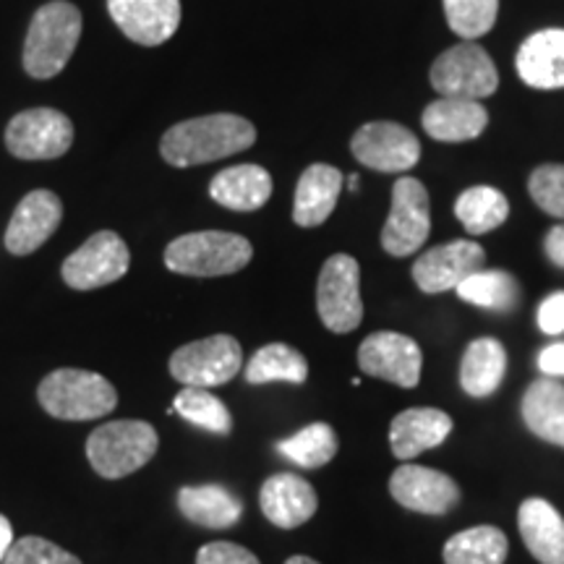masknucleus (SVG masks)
<instances>
[{"mask_svg": "<svg viewBox=\"0 0 564 564\" xmlns=\"http://www.w3.org/2000/svg\"><path fill=\"white\" fill-rule=\"evenodd\" d=\"M253 141L257 129L251 121L232 112H212L167 129L160 141V154L173 167H194L249 150Z\"/></svg>", "mask_w": 564, "mask_h": 564, "instance_id": "nucleus-1", "label": "nucleus"}, {"mask_svg": "<svg viewBox=\"0 0 564 564\" xmlns=\"http://www.w3.org/2000/svg\"><path fill=\"white\" fill-rule=\"evenodd\" d=\"M82 30V11L68 0H51L37 9L26 32L24 53H21L26 74L40 82L58 76L79 45Z\"/></svg>", "mask_w": 564, "mask_h": 564, "instance_id": "nucleus-2", "label": "nucleus"}, {"mask_svg": "<svg viewBox=\"0 0 564 564\" xmlns=\"http://www.w3.org/2000/svg\"><path fill=\"white\" fill-rule=\"evenodd\" d=\"M253 246L243 236L202 230L175 238L165 249V267L186 278H223L241 272L251 262Z\"/></svg>", "mask_w": 564, "mask_h": 564, "instance_id": "nucleus-3", "label": "nucleus"}, {"mask_svg": "<svg viewBox=\"0 0 564 564\" xmlns=\"http://www.w3.org/2000/svg\"><path fill=\"white\" fill-rule=\"evenodd\" d=\"M37 400L53 419L91 421L116 411L118 392L102 373L58 369L42 379L37 387Z\"/></svg>", "mask_w": 564, "mask_h": 564, "instance_id": "nucleus-4", "label": "nucleus"}, {"mask_svg": "<svg viewBox=\"0 0 564 564\" xmlns=\"http://www.w3.org/2000/svg\"><path fill=\"white\" fill-rule=\"evenodd\" d=\"M160 436L147 421H110L89 434L87 457L95 474L102 478H123L137 474L152 460Z\"/></svg>", "mask_w": 564, "mask_h": 564, "instance_id": "nucleus-5", "label": "nucleus"}, {"mask_svg": "<svg viewBox=\"0 0 564 564\" xmlns=\"http://www.w3.org/2000/svg\"><path fill=\"white\" fill-rule=\"evenodd\" d=\"M429 79H432V87L440 97H457V100L476 102L491 97L499 87V74L491 55L470 40L444 51L434 61Z\"/></svg>", "mask_w": 564, "mask_h": 564, "instance_id": "nucleus-6", "label": "nucleus"}, {"mask_svg": "<svg viewBox=\"0 0 564 564\" xmlns=\"http://www.w3.org/2000/svg\"><path fill=\"white\" fill-rule=\"evenodd\" d=\"M316 308L329 333L348 335L364 322L361 267L348 253H335L324 262L316 282Z\"/></svg>", "mask_w": 564, "mask_h": 564, "instance_id": "nucleus-7", "label": "nucleus"}, {"mask_svg": "<svg viewBox=\"0 0 564 564\" xmlns=\"http://www.w3.org/2000/svg\"><path fill=\"white\" fill-rule=\"evenodd\" d=\"M243 366L241 343L230 335H212L204 340L188 343L171 356V377L183 387L228 384Z\"/></svg>", "mask_w": 564, "mask_h": 564, "instance_id": "nucleus-8", "label": "nucleus"}, {"mask_svg": "<svg viewBox=\"0 0 564 564\" xmlns=\"http://www.w3.org/2000/svg\"><path fill=\"white\" fill-rule=\"evenodd\" d=\"M432 230V202L419 178H398L392 186V209L382 228V249L390 257H411L426 243Z\"/></svg>", "mask_w": 564, "mask_h": 564, "instance_id": "nucleus-9", "label": "nucleus"}, {"mask_svg": "<svg viewBox=\"0 0 564 564\" xmlns=\"http://www.w3.org/2000/svg\"><path fill=\"white\" fill-rule=\"evenodd\" d=\"M74 144V123L55 108H32L6 126V147L19 160H58Z\"/></svg>", "mask_w": 564, "mask_h": 564, "instance_id": "nucleus-10", "label": "nucleus"}, {"mask_svg": "<svg viewBox=\"0 0 564 564\" xmlns=\"http://www.w3.org/2000/svg\"><path fill=\"white\" fill-rule=\"evenodd\" d=\"M131 253L118 232L100 230L63 262V282L74 291H97L129 272Z\"/></svg>", "mask_w": 564, "mask_h": 564, "instance_id": "nucleus-11", "label": "nucleus"}, {"mask_svg": "<svg viewBox=\"0 0 564 564\" xmlns=\"http://www.w3.org/2000/svg\"><path fill=\"white\" fill-rule=\"evenodd\" d=\"M350 152L361 165L377 173H405L421 160L415 133L392 121L364 123L350 139Z\"/></svg>", "mask_w": 564, "mask_h": 564, "instance_id": "nucleus-12", "label": "nucleus"}, {"mask_svg": "<svg viewBox=\"0 0 564 564\" xmlns=\"http://www.w3.org/2000/svg\"><path fill=\"white\" fill-rule=\"evenodd\" d=\"M358 366L369 377L384 379L403 390H413L421 382L423 352L419 343L400 333H373L358 348Z\"/></svg>", "mask_w": 564, "mask_h": 564, "instance_id": "nucleus-13", "label": "nucleus"}, {"mask_svg": "<svg viewBox=\"0 0 564 564\" xmlns=\"http://www.w3.org/2000/svg\"><path fill=\"white\" fill-rule=\"evenodd\" d=\"M486 262V251L474 241L442 243L423 251L413 264V280L423 293L455 291L465 278L478 272Z\"/></svg>", "mask_w": 564, "mask_h": 564, "instance_id": "nucleus-14", "label": "nucleus"}, {"mask_svg": "<svg viewBox=\"0 0 564 564\" xmlns=\"http://www.w3.org/2000/svg\"><path fill=\"white\" fill-rule=\"evenodd\" d=\"M390 494L405 510L421 514H447L460 502V486L447 474L408 463L392 474Z\"/></svg>", "mask_w": 564, "mask_h": 564, "instance_id": "nucleus-15", "label": "nucleus"}, {"mask_svg": "<svg viewBox=\"0 0 564 564\" xmlns=\"http://www.w3.org/2000/svg\"><path fill=\"white\" fill-rule=\"evenodd\" d=\"M116 26L137 45L158 47L178 32L181 0H108Z\"/></svg>", "mask_w": 564, "mask_h": 564, "instance_id": "nucleus-16", "label": "nucleus"}, {"mask_svg": "<svg viewBox=\"0 0 564 564\" xmlns=\"http://www.w3.org/2000/svg\"><path fill=\"white\" fill-rule=\"evenodd\" d=\"M63 220V204L47 188L30 192L13 209V217L6 228V249L13 257H30L47 238L58 230Z\"/></svg>", "mask_w": 564, "mask_h": 564, "instance_id": "nucleus-17", "label": "nucleus"}, {"mask_svg": "<svg viewBox=\"0 0 564 564\" xmlns=\"http://www.w3.org/2000/svg\"><path fill=\"white\" fill-rule=\"evenodd\" d=\"M259 505H262L264 518L282 531H293L314 518L319 497L314 486L303 481L301 476L278 474L270 476L259 491Z\"/></svg>", "mask_w": 564, "mask_h": 564, "instance_id": "nucleus-18", "label": "nucleus"}, {"mask_svg": "<svg viewBox=\"0 0 564 564\" xmlns=\"http://www.w3.org/2000/svg\"><path fill=\"white\" fill-rule=\"evenodd\" d=\"M453 432V419L436 408H411V411L398 413L390 423V447L398 460H411V457L426 453V449L440 447Z\"/></svg>", "mask_w": 564, "mask_h": 564, "instance_id": "nucleus-19", "label": "nucleus"}, {"mask_svg": "<svg viewBox=\"0 0 564 564\" xmlns=\"http://www.w3.org/2000/svg\"><path fill=\"white\" fill-rule=\"evenodd\" d=\"M514 68L528 87L564 89V30H541L523 40Z\"/></svg>", "mask_w": 564, "mask_h": 564, "instance_id": "nucleus-20", "label": "nucleus"}, {"mask_svg": "<svg viewBox=\"0 0 564 564\" xmlns=\"http://www.w3.org/2000/svg\"><path fill=\"white\" fill-rule=\"evenodd\" d=\"M423 131L436 141L460 144V141L478 139L489 126V112L476 100H457V97H440L423 110Z\"/></svg>", "mask_w": 564, "mask_h": 564, "instance_id": "nucleus-21", "label": "nucleus"}, {"mask_svg": "<svg viewBox=\"0 0 564 564\" xmlns=\"http://www.w3.org/2000/svg\"><path fill=\"white\" fill-rule=\"evenodd\" d=\"M343 188V173L333 165H316L306 167L295 186V202H293V220L299 228H316V225L327 223L340 199Z\"/></svg>", "mask_w": 564, "mask_h": 564, "instance_id": "nucleus-22", "label": "nucleus"}, {"mask_svg": "<svg viewBox=\"0 0 564 564\" xmlns=\"http://www.w3.org/2000/svg\"><path fill=\"white\" fill-rule=\"evenodd\" d=\"M518 525L528 552L541 564H564V518L546 499H525L518 510Z\"/></svg>", "mask_w": 564, "mask_h": 564, "instance_id": "nucleus-23", "label": "nucleus"}, {"mask_svg": "<svg viewBox=\"0 0 564 564\" xmlns=\"http://www.w3.org/2000/svg\"><path fill=\"white\" fill-rule=\"evenodd\" d=\"M209 196L220 207L232 212H257L262 209L272 196V175L262 165H246L225 167L212 178Z\"/></svg>", "mask_w": 564, "mask_h": 564, "instance_id": "nucleus-24", "label": "nucleus"}, {"mask_svg": "<svg viewBox=\"0 0 564 564\" xmlns=\"http://www.w3.org/2000/svg\"><path fill=\"white\" fill-rule=\"evenodd\" d=\"M528 432L549 444L564 447V384L541 377L528 387L520 403Z\"/></svg>", "mask_w": 564, "mask_h": 564, "instance_id": "nucleus-25", "label": "nucleus"}, {"mask_svg": "<svg viewBox=\"0 0 564 564\" xmlns=\"http://www.w3.org/2000/svg\"><path fill=\"white\" fill-rule=\"evenodd\" d=\"M178 510L188 520L202 528H230L241 520L243 505L236 494H230L225 486L207 484V486H183L178 491Z\"/></svg>", "mask_w": 564, "mask_h": 564, "instance_id": "nucleus-26", "label": "nucleus"}, {"mask_svg": "<svg viewBox=\"0 0 564 564\" xmlns=\"http://www.w3.org/2000/svg\"><path fill=\"white\" fill-rule=\"evenodd\" d=\"M507 371V350L494 337H478L465 348L460 387L470 398H489L499 390Z\"/></svg>", "mask_w": 564, "mask_h": 564, "instance_id": "nucleus-27", "label": "nucleus"}, {"mask_svg": "<svg viewBox=\"0 0 564 564\" xmlns=\"http://www.w3.org/2000/svg\"><path fill=\"white\" fill-rule=\"evenodd\" d=\"M460 301L507 314L520 303V282L505 270H478L455 288Z\"/></svg>", "mask_w": 564, "mask_h": 564, "instance_id": "nucleus-28", "label": "nucleus"}, {"mask_svg": "<svg viewBox=\"0 0 564 564\" xmlns=\"http://www.w3.org/2000/svg\"><path fill=\"white\" fill-rule=\"evenodd\" d=\"M308 377V361L291 345L272 343L259 348L246 366V379L249 384H270V382H291L303 384Z\"/></svg>", "mask_w": 564, "mask_h": 564, "instance_id": "nucleus-29", "label": "nucleus"}, {"mask_svg": "<svg viewBox=\"0 0 564 564\" xmlns=\"http://www.w3.org/2000/svg\"><path fill=\"white\" fill-rule=\"evenodd\" d=\"M507 535L494 525H476L455 533L444 544V564H505Z\"/></svg>", "mask_w": 564, "mask_h": 564, "instance_id": "nucleus-30", "label": "nucleus"}, {"mask_svg": "<svg viewBox=\"0 0 564 564\" xmlns=\"http://www.w3.org/2000/svg\"><path fill=\"white\" fill-rule=\"evenodd\" d=\"M455 215L470 236L497 230L510 215V202L494 186H470L457 196Z\"/></svg>", "mask_w": 564, "mask_h": 564, "instance_id": "nucleus-31", "label": "nucleus"}, {"mask_svg": "<svg viewBox=\"0 0 564 564\" xmlns=\"http://www.w3.org/2000/svg\"><path fill=\"white\" fill-rule=\"evenodd\" d=\"M337 447H340V442H337L335 429L329 423H312V426L293 434L291 440H282L278 444V453L301 465V468L314 470L333 460Z\"/></svg>", "mask_w": 564, "mask_h": 564, "instance_id": "nucleus-32", "label": "nucleus"}, {"mask_svg": "<svg viewBox=\"0 0 564 564\" xmlns=\"http://www.w3.org/2000/svg\"><path fill=\"white\" fill-rule=\"evenodd\" d=\"M173 413H181L188 423L217 436H228L232 432V415L228 408L220 398L202 387H183L173 400Z\"/></svg>", "mask_w": 564, "mask_h": 564, "instance_id": "nucleus-33", "label": "nucleus"}, {"mask_svg": "<svg viewBox=\"0 0 564 564\" xmlns=\"http://www.w3.org/2000/svg\"><path fill=\"white\" fill-rule=\"evenodd\" d=\"M449 30L463 40H478L497 24L499 0H442Z\"/></svg>", "mask_w": 564, "mask_h": 564, "instance_id": "nucleus-34", "label": "nucleus"}, {"mask_svg": "<svg viewBox=\"0 0 564 564\" xmlns=\"http://www.w3.org/2000/svg\"><path fill=\"white\" fill-rule=\"evenodd\" d=\"M528 192L541 212L564 220V165L549 162V165L535 167L528 178Z\"/></svg>", "mask_w": 564, "mask_h": 564, "instance_id": "nucleus-35", "label": "nucleus"}, {"mask_svg": "<svg viewBox=\"0 0 564 564\" xmlns=\"http://www.w3.org/2000/svg\"><path fill=\"white\" fill-rule=\"evenodd\" d=\"M3 564H82V560L53 541L26 535V539L13 541Z\"/></svg>", "mask_w": 564, "mask_h": 564, "instance_id": "nucleus-36", "label": "nucleus"}, {"mask_svg": "<svg viewBox=\"0 0 564 564\" xmlns=\"http://www.w3.org/2000/svg\"><path fill=\"white\" fill-rule=\"evenodd\" d=\"M196 564H262L253 556L249 549L232 541H212L204 544L196 554Z\"/></svg>", "mask_w": 564, "mask_h": 564, "instance_id": "nucleus-37", "label": "nucleus"}, {"mask_svg": "<svg viewBox=\"0 0 564 564\" xmlns=\"http://www.w3.org/2000/svg\"><path fill=\"white\" fill-rule=\"evenodd\" d=\"M539 327L544 335L564 333V291H556L539 306Z\"/></svg>", "mask_w": 564, "mask_h": 564, "instance_id": "nucleus-38", "label": "nucleus"}, {"mask_svg": "<svg viewBox=\"0 0 564 564\" xmlns=\"http://www.w3.org/2000/svg\"><path fill=\"white\" fill-rule=\"evenodd\" d=\"M539 369L546 377H564V343H552L539 352Z\"/></svg>", "mask_w": 564, "mask_h": 564, "instance_id": "nucleus-39", "label": "nucleus"}, {"mask_svg": "<svg viewBox=\"0 0 564 564\" xmlns=\"http://www.w3.org/2000/svg\"><path fill=\"white\" fill-rule=\"evenodd\" d=\"M544 251H546L549 262H552L554 267H560V270H564V223L554 225V228L549 230V236L544 241Z\"/></svg>", "mask_w": 564, "mask_h": 564, "instance_id": "nucleus-40", "label": "nucleus"}, {"mask_svg": "<svg viewBox=\"0 0 564 564\" xmlns=\"http://www.w3.org/2000/svg\"><path fill=\"white\" fill-rule=\"evenodd\" d=\"M11 544H13V528L9 523V518H6V514H0V564H3Z\"/></svg>", "mask_w": 564, "mask_h": 564, "instance_id": "nucleus-41", "label": "nucleus"}, {"mask_svg": "<svg viewBox=\"0 0 564 564\" xmlns=\"http://www.w3.org/2000/svg\"><path fill=\"white\" fill-rule=\"evenodd\" d=\"M285 564H319V562L312 560V556H291Z\"/></svg>", "mask_w": 564, "mask_h": 564, "instance_id": "nucleus-42", "label": "nucleus"}, {"mask_svg": "<svg viewBox=\"0 0 564 564\" xmlns=\"http://www.w3.org/2000/svg\"><path fill=\"white\" fill-rule=\"evenodd\" d=\"M358 181H361V178H358V175H350V178H348V186H350V188H356V186H358Z\"/></svg>", "mask_w": 564, "mask_h": 564, "instance_id": "nucleus-43", "label": "nucleus"}]
</instances>
